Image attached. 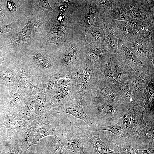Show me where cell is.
Segmentation results:
<instances>
[{"label":"cell","instance_id":"1","mask_svg":"<svg viewBox=\"0 0 154 154\" xmlns=\"http://www.w3.org/2000/svg\"><path fill=\"white\" fill-rule=\"evenodd\" d=\"M13 58L23 63L39 77L47 78L60 70L61 63L57 47L40 43L17 53Z\"/></svg>","mask_w":154,"mask_h":154},{"label":"cell","instance_id":"2","mask_svg":"<svg viewBox=\"0 0 154 154\" xmlns=\"http://www.w3.org/2000/svg\"><path fill=\"white\" fill-rule=\"evenodd\" d=\"M24 16L27 23L20 31L10 32L0 37L2 44L12 57L30 46L41 42L54 21Z\"/></svg>","mask_w":154,"mask_h":154},{"label":"cell","instance_id":"3","mask_svg":"<svg viewBox=\"0 0 154 154\" xmlns=\"http://www.w3.org/2000/svg\"><path fill=\"white\" fill-rule=\"evenodd\" d=\"M69 40L57 47L60 59V70L75 73L87 58L86 42L85 38L78 35Z\"/></svg>","mask_w":154,"mask_h":154},{"label":"cell","instance_id":"4","mask_svg":"<svg viewBox=\"0 0 154 154\" xmlns=\"http://www.w3.org/2000/svg\"><path fill=\"white\" fill-rule=\"evenodd\" d=\"M98 65L93 63L87 58L78 70L79 75L72 88L71 95L83 100L84 103L98 80Z\"/></svg>","mask_w":154,"mask_h":154},{"label":"cell","instance_id":"5","mask_svg":"<svg viewBox=\"0 0 154 154\" xmlns=\"http://www.w3.org/2000/svg\"><path fill=\"white\" fill-rule=\"evenodd\" d=\"M89 103L108 104L125 108L115 85L99 80L93 85L89 98L84 104Z\"/></svg>","mask_w":154,"mask_h":154},{"label":"cell","instance_id":"6","mask_svg":"<svg viewBox=\"0 0 154 154\" xmlns=\"http://www.w3.org/2000/svg\"><path fill=\"white\" fill-rule=\"evenodd\" d=\"M57 137L64 149L78 153H84L83 147L86 142L83 129L76 122H70L63 126H58Z\"/></svg>","mask_w":154,"mask_h":154},{"label":"cell","instance_id":"7","mask_svg":"<svg viewBox=\"0 0 154 154\" xmlns=\"http://www.w3.org/2000/svg\"><path fill=\"white\" fill-rule=\"evenodd\" d=\"M154 36L145 34H135L122 41L143 62L154 64Z\"/></svg>","mask_w":154,"mask_h":154},{"label":"cell","instance_id":"8","mask_svg":"<svg viewBox=\"0 0 154 154\" xmlns=\"http://www.w3.org/2000/svg\"><path fill=\"white\" fill-rule=\"evenodd\" d=\"M83 108L86 114L93 119L107 121L110 123L119 120L128 111L124 107L103 103L84 104Z\"/></svg>","mask_w":154,"mask_h":154},{"label":"cell","instance_id":"9","mask_svg":"<svg viewBox=\"0 0 154 154\" xmlns=\"http://www.w3.org/2000/svg\"><path fill=\"white\" fill-rule=\"evenodd\" d=\"M84 101L71 94L63 103L48 112L50 115L65 113L70 114L76 118L85 121L90 129H94L97 127L95 121L85 112L83 108Z\"/></svg>","mask_w":154,"mask_h":154},{"label":"cell","instance_id":"10","mask_svg":"<svg viewBox=\"0 0 154 154\" xmlns=\"http://www.w3.org/2000/svg\"><path fill=\"white\" fill-rule=\"evenodd\" d=\"M47 0H21L23 14L37 19L54 20L58 13L54 10Z\"/></svg>","mask_w":154,"mask_h":154},{"label":"cell","instance_id":"11","mask_svg":"<svg viewBox=\"0 0 154 154\" xmlns=\"http://www.w3.org/2000/svg\"><path fill=\"white\" fill-rule=\"evenodd\" d=\"M12 62L15 66L21 86L26 95L34 96L43 91L39 77L35 72L17 59L13 58Z\"/></svg>","mask_w":154,"mask_h":154},{"label":"cell","instance_id":"12","mask_svg":"<svg viewBox=\"0 0 154 154\" xmlns=\"http://www.w3.org/2000/svg\"><path fill=\"white\" fill-rule=\"evenodd\" d=\"M133 19L154 23V0H122Z\"/></svg>","mask_w":154,"mask_h":154},{"label":"cell","instance_id":"13","mask_svg":"<svg viewBox=\"0 0 154 154\" xmlns=\"http://www.w3.org/2000/svg\"><path fill=\"white\" fill-rule=\"evenodd\" d=\"M117 53L135 71L154 76V65L141 60L125 45L120 39L118 40Z\"/></svg>","mask_w":154,"mask_h":154},{"label":"cell","instance_id":"14","mask_svg":"<svg viewBox=\"0 0 154 154\" xmlns=\"http://www.w3.org/2000/svg\"><path fill=\"white\" fill-rule=\"evenodd\" d=\"M79 74V70L72 73L66 70H60L49 77L39 78L43 92L46 94L50 90L60 86L69 85L74 88Z\"/></svg>","mask_w":154,"mask_h":154},{"label":"cell","instance_id":"15","mask_svg":"<svg viewBox=\"0 0 154 154\" xmlns=\"http://www.w3.org/2000/svg\"><path fill=\"white\" fill-rule=\"evenodd\" d=\"M36 97L37 95H26L14 111L21 128L27 126L35 120V104Z\"/></svg>","mask_w":154,"mask_h":154},{"label":"cell","instance_id":"16","mask_svg":"<svg viewBox=\"0 0 154 154\" xmlns=\"http://www.w3.org/2000/svg\"><path fill=\"white\" fill-rule=\"evenodd\" d=\"M143 113L142 110H128L121 117L123 127L126 132L136 138L146 125Z\"/></svg>","mask_w":154,"mask_h":154},{"label":"cell","instance_id":"17","mask_svg":"<svg viewBox=\"0 0 154 154\" xmlns=\"http://www.w3.org/2000/svg\"><path fill=\"white\" fill-rule=\"evenodd\" d=\"M0 83L12 92L16 91L19 88H23L15 66L12 62L0 65Z\"/></svg>","mask_w":154,"mask_h":154},{"label":"cell","instance_id":"18","mask_svg":"<svg viewBox=\"0 0 154 154\" xmlns=\"http://www.w3.org/2000/svg\"><path fill=\"white\" fill-rule=\"evenodd\" d=\"M72 90V86L64 85L49 90L46 94L48 113L49 111L64 102L71 94Z\"/></svg>","mask_w":154,"mask_h":154},{"label":"cell","instance_id":"19","mask_svg":"<svg viewBox=\"0 0 154 154\" xmlns=\"http://www.w3.org/2000/svg\"><path fill=\"white\" fill-rule=\"evenodd\" d=\"M110 57L112 72L114 79L119 82L128 81L135 71L117 53L111 54Z\"/></svg>","mask_w":154,"mask_h":154},{"label":"cell","instance_id":"20","mask_svg":"<svg viewBox=\"0 0 154 154\" xmlns=\"http://www.w3.org/2000/svg\"><path fill=\"white\" fill-rule=\"evenodd\" d=\"M83 132L86 141L89 142L93 147L94 154H128L111 149L107 143L100 139L99 131L89 128L83 129Z\"/></svg>","mask_w":154,"mask_h":154},{"label":"cell","instance_id":"21","mask_svg":"<svg viewBox=\"0 0 154 154\" xmlns=\"http://www.w3.org/2000/svg\"><path fill=\"white\" fill-rule=\"evenodd\" d=\"M153 77L154 76L135 71L130 76L128 84L135 100L141 95Z\"/></svg>","mask_w":154,"mask_h":154},{"label":"cell","instance_id":"22","mask_svg":"<svg viewBox=\"0 0 154 154\" xmlns=\"http://www.w3.org/2000/svg\"><path fill=\"white\" fill-rule=\"evenodd\" d=\"M104 30L103 13H101L98 15L94 25L87 33L85 37L86 42L92 44H105Z\"/></svg>","mask_w":154,"mask_h":154},{"label":"cell","instance_id":"23","mask_svg":"<svg viewBox=\"0 0 154 154\" xmlns=\"http://www.w3.org/2000/svg\"><path fill=\"white\" fill-rule=\"evenodd\" d=\"M104 42L111 54L117 53L118 38L112 25V19L103 13Z\"/></svg>","mask_w":154,"mask_h":154},{"label":"cell","instance_id":"24","mask_svg":"<svg viewBox=\"0 0 154 154\" xmlns=\"http://www.w3.org/2000/svg\"><path fill=\"white\" fill-rule=\"evenodd\" d=\"M34 114L35 119L39 123L44 124L50 123L48 119L46 106V94L43 91L37 95L35 101Z\"/></svg>","mask_w":154,"mask_h":154},{"label":"cell","instance_id":"25","mask_svg":"<svg viewBox=\"0 0 154 154\" xmlns=\"http://www.w3.org/2000/svg\"><path fill=\"white\" fill-rule=\"evenodd\" d=\"M87 58L93 63L97 64L105 58L110 57L111 53L105 44H92L86 42Z\"/></svg>","mask_w":154,"mask_h":154},{"label":"cell","instance_id":"26","mask_svg":"<svg viewBox=\"0 0 154 154\" xmlns=\"http://www.w3.org/2000/svg\"><path fill=\"white\" fill-rule=\"evenodd\" d=\"M116 88L120 95L125 108L128 110L135 111L143 110L134 99L128 84V81L119 82L115 85Z\"/></svg>","mask_w":154,"mask_h":154},{"label":"cell","instance_id":"27","mask_svg":"<svg viewBox=\"0 0 154 154\" xmlns=\"http://www.w3.org/2000/svg\"><path fill=\"white\" fill-rule=\"evenodd\" d=\"M94 130L97 131H106L112 133L116 137L120 138L126 142L134 143H140L136 138L127 133L125 130L120 118L116 124L110 125L108 126L97 127Z\"/></svg>","mask_w":154,"mask_h":154},{"label":"cell","instance_id":"28","mask_svg":"<svg viewBox=\"0 0 154 154\" xmlns=\"http://www.w3.org/2000/svg\"><path fill=\"white\" fill-rule=\"evenodd\" d=\"M110 1L109 8L104 14L112 20L128 22L132 19L126 11L122 0H111Z\"/></svg>","mask_w":154,"mask_h":154},{"label":"cell","instance_id":"29","mask_svg":"<svg viewBox=\"0 0 154 154\" xmlns=\"http://www.w3.org/2000/svg\"><path fill=\"white\" fill-rule=\"evenodd\" d=\"M7 113L4 122L1 124L5 126L6 128L7 140L17 138L21 139V129L14 111Z\"/></svg>","mask_w":154,"mask_h":154},{"label":"cell","instance_id":"30","mask_svg":"<svg viewBox=\"0 0 154 154\" xmlns=\"http://www.w3.org/2000/svg\"><path fill=\"white\" fill-rule=\"evenodd\" d=\"M26 95L24 90L19 88L15 92L8 90L5 96V111L7 113L13 112L18 108L20 102Z\"/></svg>","mask_w":154,"mask_h":154},{"label":"cell","instance_id":"31","mask_svg":"<svg viewBox=\"0 0 154 154\" xmlns=\"http://www.w3.org/2000/svg\"><path fill=\"white\" fill-rule=\"evenodd\" d=\"M111 59L106 57L102 60L99 64L98 80L112 83L115 85L119 83L113 77L111 66Z\"/></svg>","mask_w":154,"mask_h":154},{"label":"cell","instance_id":"32","mask_svg":"<svg viewBox=\"0 0 154 154\" xmlns=\"http://www.w3.org/2000/svg\"><path fill=\"white\" fill-rule=\"evenodd\" d=\"M42 124H40L36 120H34L29 125L21 129V143L20 147L24 154H26L29 142L31 140Z\"/></svg>","mask_w":154,"mask_h":154},{"label":"cell","instance_id":"33","mask_svg":"<svg viewBox=\"0 0 154 154\" xmlns=\"http://www.w3.org/2000/svg\"><path fill=\"white\" fill-rule=\"evenodd\" d=\"M112 25L118 39L122 41L134 35L132 28L127 21L112 20Z\"/></svg>","mask_w":154,"mask_h":154},{"label":"cell","instance_id":"34","mask_svg":"<svg viewBox=\"0 0 154 154\" xmlns=\"http://www.w3.org/2000/svg\"><path fill=\"white\" fill-rule=\"evenodd\" d=\"M58 126L52 125L51 123L41 126L30 141V143L27 150L31 146L37 144V142L43 137L49 135L56 136Z\"/></svg>","mask_w":154,"mask_h":154},{"label":"cell","instance_id":"35","mask_svg":"<svg viewBox=\"0 0 154 154\" xmlns=\"http://www.w3.org/2000/svg\"><path fill=\"white\" fill-rule=\"evenodd\" d=\"M127 22L132 28L134 34H154V23L133 19Z\"/></svg>","mask_w":154,"mask_h":154},{"label":"cell","instance_id":"36","mask_svg":"<svg viewBox=\"0 0 154 154\" xmlns=\"http://www.w3.org/2000/svg\"><path fill=\"white\" fill-rule=\"evenodd\" d=\"M154 125H146L141 130L136 137L140 143L147 146V149L154 147L153 143L154 139Z\"/></svg>","mask_w":154,"mask_h":154},{"label":"cell","instance_id":"37","mask_svg":"<svg viewBox=\"0 0 154 154\" xmlns=\"http://www.w3.org/2000/svg\"><path fill=\"white\" fill-rule=\"evenodd\" d=\"M154 77H153L141 95L135 100L143 110L147 105L152 96L154 94Z\"/></svg>","mask_w":154,"mask_h":154},{"label":"cell","instance_id":"38","mask_svg":"<svg viewBox=\"0 0 154 154\" xmlns=\"http://www.w3.org/2000/svg\"><path fill=\"white\" fill-rule=\"evenodd\" d=\"M154 95L153 94L147 105L143 110L144 120L146 124L154 125Z\"/></svg>","mask_w":154,"mask_h":154},{"label":"cell","instance_id":"39","mask_svg":"<svg viewBox=\"0 0 154 154\" xmlns=\"http://www.w3.org/2000/svg\"><path fill=\"white\" fill-rule=\"evenodd\" d=\"M110 141L115 145L117 151L121 153H126L128 154H149L154 153V147L145 150H140L134 148L129 146L125 147H121L117 145L111 139Z\"/></svg>","mask_w":154,"mask_h":154},{"label":"cell","instance_id":"40","mask_svg":"<svg viewBox=\"0 0 154 154\" xmlns=\"http://www.w3.org/2000/svg\"><path fill=\"white\" fill-rule=\"evenodd\" d=\"M21 21L19 19L9 24L3 25L0 27V37L5 34L10 32H17L20 31L23 27Z\"/></svg>","mask_w":154,"mask_h":154},{"label":"cell","instance_id":"41","mask_svg":"<svg viewBox=\"0 0 154 154\" xmlns=\"http://www.w3.org/2000/svg\"><path fill=\"white\" fill-rule=\"evenodd\" d=\"M48 143L50 154H63L64 148L57 137L50 138Z\"/></svg>","mask_w":154,"mask_h":154},{"label":"cell","instance_id":"42","mask_svg":"<svg viewBox=\"0 0 154 154\" xmlns=\"http://www.w3.org/2000/svg\"><path fill=\"white\" fill-rule=\"evenodd\" d=\"M11 55L3 45L0 39V65L11 62Z\"/></svg>","mask_w":154,"mask_h":154},{"label":"cell","instance_id":"43","mask_svg":"<svg viewBox=\"0 0 154 154\" xmlns=\"http://www.w3.org/2000/svg\"><path fill=\"white\" fill-rule=\"evenodd\" d=\"M14 146L13 149L9 152L1 151L0 154H23L20 146L21 141L20 139L17 138L14 140Z\"/></svg>","mask_w":154,"mask_h":154},{"label":"cell","instance_id":"44","mask_svg":"<svg viewBox=\"0 0 154 154\" xmlns=\"http://www.w3.org/2000/svg\"><path fill=\"white\" fill-rule=\"evenodd\" d=\"M63 154H80L78 153H75L66 150L64 148ZM83 154H94L92 151H87L86 152L84 153Z\"/></svg>","mask_w":154,"mask_h":154},{"label":"cell","instance_id":"45","mask_svg":"<svg viewBox=\"0 0 154 154\" xmlns=\"http://www.w3.org/2000/svg\"><path fill=\"white\" fill-rule=\"evenodd\" d=\"M5 15V11L2 7V5L0 1V24L1 26L3 25L2 24L3 22V18Z\"/></svg>","mask_w":154,"mask_h":154},{"label":"cell","instance_id":"46","mask_svg":"<svg viewBox=\"0 0 154 154\" xmlns=\"http://www.w3.org/2000/svg\"><path fill=\"white\" fill-rule=\"evenodd\" d=\"M3 126L1 124H0V130ZM7 140V139L6 137H3L0 135V143L4 141H6Z\"/></svg>","mask_w":154,"mask_h":154},{"label":"cell","instance_id":"47","mask_svg":"<svg viewBox=\"0 0 154 154\" xmlns=\"http://www.w3.org/2000/svg\"><path fill=\"white\" fill-rule=\"evenodd\" d=\"M149 154H154V153H152Z\"/></svg>","mask_w":154,"mask_h":154},{"label":"cell","instance_id":"48","mask_svg":"<svg viewBox=\"0 0 154 154\" xmlns=\"http://www.w3.org/2000/svg\"><path fill=\"white\" fill-rule=\"evenodd\" d=\"M0 26H1V25L0 24Z\"/></svg>","mask_w":154,"mask_h":154}]
</instances>
